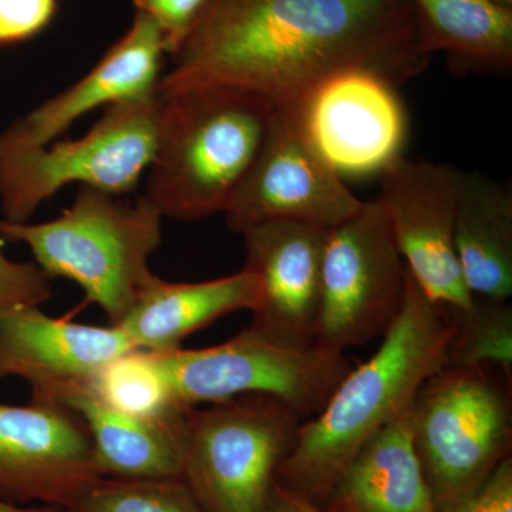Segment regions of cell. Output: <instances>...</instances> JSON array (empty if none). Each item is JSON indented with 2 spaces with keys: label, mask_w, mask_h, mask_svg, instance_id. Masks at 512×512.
<instances>
[{
  "label": "cell",
  "mask_w": 512,
  "mask_h": 512,
  "mask_svg": "<svg viewBox=\"0 0 512 512\" xmlns=\"http://www.w3.org/2000/svg\"><path fill=\"white\" fill-rule=\"evenodd\" d=\"M160 93L111 104L84 136L43 147L0 150L3 220L28 222L69 184L123 195L136 190L157 143Z\"/></svg>",
  "instance_id": "52a82bcc"
},
{
  "label": "cell",
  "mask_w": 512,
  "mask_h": 512,
  "mask_svg": "<svg viewBox=\"0 0 512 512\" xmlns=\"http://www.w3.org/2000/svg\"><path fill=\"white\" fill-rule=\"evenodd\" d=\"M430 57L410 0H211L158 92L231 87L286 106L349 70L397 86Z\"/></svg>",
  "instance_id": "6da1fadb"
},
{
  "label": "cell",
  "mask_w": 512,
  "mask_h": 512,
  "mask_svg": "<svg viewBox=\"0 0 512 512\" xmlns=\"http://www.w3.org/2000/svg\"><path fill=\"white\" fill-rule=\"evenodd\" d=\"M362 205L309 137L301 104H286L272 106L261 150L224 217L239 234L266 221L302 222L329 231Z\"/></svg>",
  "instance_id": "30bf717a"
},
{
  "label": "cell",
  "mask_w": 512,
  "mask_h": 512,
  "mask_svg": "<svg viewBox=\"0 0 512 512\" xmlns=\"http://www.w3.org/2000/svg\"><path fill=\"white\" fill-rule=\"evenodd\" d=\"M0 512H69L66 508L56 507V505H10L0 503Z\"/></svg>",
  "instance_id": "f546056e"
},
{
  "label": "cell",
  "mask_w": 512,
  "mask_h": 512,
  "mask_svg": "<svg viewBox=\"0 0 512 512\" xmlns=\"http://www.w3.org/2000/svg\"><path fill=\"white\" fill-rule=\"evenodd\" d=\"M52 295L50 278L39 266L12 261L0 252V313L42 306Z\"/></svg>",
  "instance_id": "484cf974"
},
{
  "label": "cell",
  "mask_w": 512,
  "mask_h": 512,
  "mask_svg": "<svg viewBox=\"0 0 512 512\" xmlns=\"http://www.w3.org/2000/svg\"><path fill=\"white\" fill-rule=\"evenodd\" d=\"M271 113L268 101L231 87L160 93L146 200L170 220L224 214L261 150Z\"/></svg>",
  "instance_id": "3957f363"
},
{
  "label": "cell",
  "mask_w": 512,
  "mask_h": 512,
  "mask_svg": "<svg viewBox=\"0 0 512 512\" xmlns=\"http://www.w3.org/2000/svg\"><path fill=\"white\" fill-rule=\"evenodd\" d=\"M302 423L288 404L265 394L190 407L181 478L205 512H265Z\"/></svg>",
  "instance_id": "8992f818"
},
{
  "label": "cell",
  "mask_w": 512,
  "mask_h": 512,
  "mask_svg": "<svg viewBox=\"0 0 512 512\" xmlns=\"http://www.w3.org/2000/svg\"><path fill=\"white\" fill-rule=\"evenodd\" d=\"M45 400L62 403L86 424L100 477L156 480L183 476L184 421L187 409L158 417H137L107 406L76 383Z\"/></svg>",
  "instance_id": "e0dca14e"
},
{
  "label": "cell",
  "mask_w": 512,
  "mask_h": 512,
  "mask_svg": "<svg viewBox=\"0 0 512 512\" xmlns=\"http://www.w3.org/2000/svg\"><path fill=\"white\" fill-rule=\"evenodd\" d=\"M490 366H443L412 403V439L436 511L476 494L512 450V383Z\"/></svg>",
  "instance_id": "5b68a950"
},
{
  "label": "cell",
  "mask_w": 512,
  "mask_h": 512,
  "mask_svg": "<svg viewBox=\"0 0 512 512\" xmlns=\"http://www.w3.org/2000/svg\"><path fill=\"white\" fill-rule=\"evenodd\" d=\"M394 87L375 73L349 70L302 101L309 137L340 175L383 173L402 157L407 121Z\"/></svg>",
  "instance_id": "4fadbf2b"
},
{
  "label": "cell",
  "mask_w": 512,
  "mask_h": 512,
  "mask_svg": "<svg viewBox=\"0 0 512 512\" xmlns=\"http://www.w3.org/2000/svg\"><path fill=\"white\" fill-rule=\"evenodd\" d=\"M165 55L156 23L137 12L126 35L86 76L0 134V150L47 146L90 111L157 93Z\"/></svg>",
  "instance_id": "9a60e30c"
},
{
  "label": "cell",
  "mask_w": 512,
  "mask_h": 512,
  "mask_svg": "<svg viewBox=\"0 0 512 512\" xmlns=\"http://www.w3.org/2000/svg\"><path fill=\"white\" fill-rule=\"evenodd\" d=\"M133 349L116 325L52 318L40 306L0 313V379L26 380L35 400L90 382L107 363Z\"/></svg>",
  "instance_id": "2e32d148"
},
{
  "label": "cell",
  "mask_w": 512,
  "mask_h": 512,
  "mask_svg": "<svg viewBox=\"0 0 512 512\" xmlns=\"http://www.w3.org/2000/svg\"><path fill=\"white\" fill-rule=\"evenodd\" d=\"M410 2L427 52L446 53L454 72H510L512 9L497 0Z\"/></svg>",
  "instance_id": "44dd1931"
},
{
  "label": "cell",
  "mask_w": 512,
  "mask_h": 512,
  "mask_svg": "<svg viewBox=\"0 0 512 512\" xmlns=\"http://www.w3.org/2000/svg\"><path fill=\"white\" fill-rule=\"evenodd\" d=\"M450 306L431 301L409 272L399 319L367 362L352 367L328 403L303 421L275 481L323 507L360 448L412 406L421 383L446 362Z\"/></svg>",
  "instance_id": "7a4b0ae2"
},
{
  "label": "cell",
  "mask_w": 512,
  "mask_h": 512,
  "mask_svg": "<svg viewBox=\"0 0 512 512\" xmlns=\"http://www.w3.org/2000/svg\"><path fill=\"white\" fill-rule=\"evenodd\" d=\"M454 330L444 366H490L512 383V305L474 298L466 309L451 308Z\"/></svg>",
  "instance_id": "7402d4cb"
},
{
  "label": "cell",
  "mask_w": 512,
  "mask_h": 512,
  "mask_svg": "<svg viewBox=\"0 0 512 512\" xmlns=\"http://www.w3.org/2000/svg\"><path fill=\"white\" fill-rule=\"evenodd\" d=\"M99 477L79 414L53 400L0 404V503L67 508Z\"/></svg>",
  "instance_id": "7c38bea8"
},
{
  "label": "cell",
  "mask_w": 512,
  "mask_h": 512,
  "mask_svg": "<svg viewBox=\"0 0 512 512\" xmlns=\"http://www.w3.org/2000/svg\"><path fill=\"white\" fill-rule=\"evenodd\" d=\"M498 3H501V5L507 6V8H511L512 6V0H497Z\"/></svg>",
  "instance_id": "4dcf8cb0"
},
{
  "label": "cell",
  "mask_w": 512,
  "mask_h": 512,
  "mask_svg": "<svg viewBox=\"0 0 512 512\" xmlns=\"http://www.w3.org/2000/svg\"><path fill=\"white\" fill-rule=\"evenodd\" d=\"M154 356L180 409L265 394L288 404L303 421L320 413L353 367L346 353L292 348L251 328L221 345Z\"/></svg>",
  "instance_id": "ba28073f"
},
{
  "label": "cell",
  "mask_w": 512,
  "mask_h": 512,
  "mask_svg": "<svg viewBox=\"0 0 512 512\" xmlns=\"http://www.w3.org/2000/svg\"><path fill=\"white\" fill-rule=\"evenodd\" d=\"M382 202L397 249L431 301L466 309L474 301L454 247L461 174L454 165L399 157L383 171Z\"/></svg>",
  "instance_id": "8fae6325"
},
{
  "label": "cell",
  "mask_w": 512,
  "mask_h": 512,
  "mask_svg": "<svg viewBox=\"0 0 512 512\" xmlns=\"http://www.w3.org/2000/svg\"><path fill=\"white\" fill-rule=\"evenodd\" d=\"M69 512H205L183 478L121 480L99 477L66 508Z\"/></svg>",
  "instance_id": "cb8c5ba5"
},
{
  "label": "cell",
  "mask_w": 512,
  "mask_h": 512,
  "mask_svg": "<svg viewBox=\"0 0 512 512\" xmlns=\"http://www.w3.org/2000/svg\"><path fill=\"white\" fill-rule=\"evenodd\" d=\"M454 247L464 284L474 298L512 296V188L478 171H463Z\"/></svg>",
  "instance_id": "ffe728a7"
},
{
  "label": "cell",
  "mask_w": 512,
  "mask_h": 512,
  "mask_svg": "<svg viewBox=\"0 0 512 512\" xmlns=\"http://www.w3.org/2000/svg\"><path fill=\"white\" fill-rule=\"evenodd\" d=\"M437 512H512V457L501 463L476 494Z\"/></svg>",
  "instance_id": "83f0119b"
},
{
  "label": "cell",
  "mask_w": 512,
  "mask_h": 512,
  "mask_svg": "<svg viewBox=\"0 0 512 512\" xmlns=\"http://www.w3.org/2000/svg\"><path fill=\"white\" fill-rule=\"evenodd\" d=\"M210 3L211 0H134L137 12L156 23L171 56L183 46Z\"/></svg>",
  "instance_id": "d4e9b609"
},
{
  "label": "cell",
  "mask_w": 512,
  "mask_h": 512,
  "mask_svg": "<svg viewBox=\"0 0 512 512\" xmlns=\"http://www.w3.org/2000/svg\"><path fill=\"white\" fill-rule=\"evenodd\" d=\"M265 512H326L319 505L311 503L301 495L293 493L281 484H274L271 498Z\"/></svg>",
  "instance_id": "f1b7e54d"
},
{
  "label": "cell",
  "mask_w": 512,
  "mask_h": 512,
  "mask_svg": "<svg viewBox=\"0 0 512 512\" xmlns=\"http://www.w3.org/2000/svg\"><path fill=\"white\" fill-rule=\"evenodd\" d=\"M163 215L141 195L80 187L72 207L52 221L30 224L0 218V239L26 245L49 278L79 285L117 325L150 281L151 255L163 239Z\"/></svg>",
  "instance_id": "277c9868"
},
{
  "label": "cell",
  "mask_w": 512,
  "mask_h": 512,
  "mask_svg": "<svg viewBox=\"0 0 512 512\" xmlns=\"http://www.w3.org/2000/svg\"><path fill=\"white\" fill-rule=\"evenodd\" d=\"M57 0H0V45L25 42L52 22Z\"/></svg>",
  "instance_id": "4316f807"
},
{
  "label": "cell",
  "mask_w": 512,
  "mask_h": 512,
  "mask_svg": "<svg viewBox=\"0 0 512 512\" xmlns=\"http://www.w3.org/2000/svg\"><path fill=\"white\" fill-rule=\"evenodd\" d=\"M326 229L295 221H266L241 232L244 268L258 278L251 328L292 348L315 346Z\"/></svg>",
  "instance_id": "5bb4252c"
},
{
  "label": "cell",
  "mask_w": 512,
  "mask_h": 512,
  "mask_svg": "<svg viewBox=\"0 0 512 512\" xmlns=\"http://www.w3.org/2000/svg\"><path fill=\"white\" fill-rule=\"evenodd\" d=\"M258 302V278L245 268L204 282H168L153 275L116 326L136 349L171 352L192 333L228 313L252 312Z\"/></svg>",
  "instance_id": "ac0fdd59"
},
{
  "label": "cell",
  "mask_w": 512,
  "mask_h": 512,
  "mask_svg": "<svg viewBox=\"0 0 512 512\" xmlns=\"http://www.w3.org/2000/svg\"><path fill=\"white\" fill-rule=\"evenodd\" d=\"M409 285L382 202L326 232L315 346L346 353L383 338L399 319Z\"/></svg>",
  "instance_id": "9c48e42d"
},
{
  "label": "cell",
  "mask_w": 512,
  "mask_h": 512,
  "mask_svg": "<svg viewBox=\"0 0 512 512\" xmlns=\"http://www.w3.org/2000/svg\"><path fill=\"white\" fill-rule=\"evenodd\" d=\"M89 384L107 406L137 417L173 412L170 389L154 353L133 349L107 363Z\"/></svg>",
  "instance_id": "603a6c76"
},
{
  "label": "cell",
  "mask_w": 512,
  "mask_h": 512,
  "mask_svg": "<svg viewBox=\"0 0 512 512\" xmlns=\"http://www.w3.org/2000/svg\"><path fill=\"white\" fill-rule=\"evenodd\" d=\"M412 406L350 461L326 512H437L412 439Z\"/></svg>",
  "instance_id": "d6986e66"
}]
</instances>
